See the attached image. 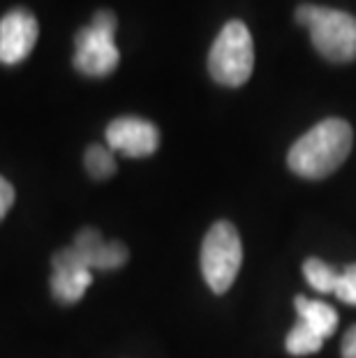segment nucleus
I'll return each mask as SVG.
<instances>
[{
    "mask_svg": "<svg viewBox=\"0 0 356 358\" xmlns=\"http://www.w3.org/2000/svg\"><path fill=\"white\" fill-rule=\"evenodd\" d=\"M354 132L343 118H327L299 136L287 153V164L301 178L322 180L345 162L352 150Z\"/></svg>",
    "mask_w": 356,
    "mask_h": 358,
    "instance_id": "nucleus-1",
    "label": "nucleus"
},
{
    "mask_svg": "<svg viewBox=\"0 0 356 358\" xmlns=\"http://www.w3.org/2000/svg\"><path fill=\"white\" fill-rule=\"evenodd\" d=\"M294 17L310 30L313 47L331 63L356 60V17L322 5H299Z\"/></svg>",
    "mask_w": 356,
    "mask_h": 358,
    "instance_id": "nucleus-2",
    "label": "nucleus"
},
{
    "mask_svg": "<svg viewBox=\"0 0 356 358\" xmlns=\"http://www.w3.org/2000/svg\"><path fill=\"white\" fill-rule=\"evenodd\" d=\"M255 70V44L243 21H229L218 33L208 53V72L215 83L238 88Z\"/></svg>",
    "mask_w": 356,
    "mask_h": 358,
    "instance_id": "nucleus-3",
    "label": "nucleus"
},
{
    "mask_svg": "<svg viewBox=\"0 0 356 358\" xmlns=\"http://www.w3.org/2000/svg\"><path fill=\"white\" fill-rule=\"evenodd\" d=\"M243 264V243L236 227L220 220L204 236L201 275L213 294H227Z\"/></svg>",
    "mask_w": 356,
    "mask_h": 358,
    "instance_id": "nucleus-4",
    "label": "nucleus"
},
{
    "mask_svg": "<svg viewBox=\"0 0 356 358\" xmlns=\"http://www.w3.org/2000/svg\"><path fill=\"white\" fill-rule=\"evenodd\" d=\"M116 14L109 10L97 12L93 21L81 28L77 37H74V67L83 74V77H109V74L118 67L120 53L116 42Z\"/></svg>",
    "mask_w": 356,
    "mask_h": 358,
    "instance_id": "nucleus-5",
    "label": "nucleus"
},
{
    "mask_svg": "<svg viewBox=\"0 0 356 358\" xmlns=\"http://www.w3.org/2000/svg\"><path fill=\"white\" fill-rule=\"evenodd\" d=\"M67 252L77 264L88 271H118L130 259V252L120 241L107 243L102 238L100 229L86 227L74 236V245L67 248Z\"/></svg>",
    "mask_w": 356,
    "mask_h": 358,
    "instance_id": "nucleus-6",
    "label": "nucleus"
},
{
    "mask_svg": "<svg viewBox=\"0 0 356 358\" xmlns=\"http://www.w3.org/2000/svg\"><path fill=\"white\" fill-rule=\"evenodd\" d=\"M107 143L127 157H148L160 146V132L153 123L137 116H120L107 127Z\"/></svg>",
    "mask_w": 356,
    "mask_h": 358,
    "instance_id": "nucleus-7",
    "label": "nucleus"
},
{
    "mask_svg": "<svg viewBox=\"0 0 356 358\" xmlns=\"http://www.w3.org/2000/svg\"><path fill=\"white\" fill-rule=\"evenodd\" d=\"M40 26L26 10H12L0 19V63L17 65L35 49Z\"/></svg>",
    "mask_w": 356,
    "mask_h": 358,
    "instance_id": "nucleus-8",
    "label": "nucleus"
},
{
    "mask_svg": "<svg viewBox=\"0 0 356 358\" xmlns=\"http://www.w3.org/2000/svg\"><path fill=\"white\" fill-rule=\"evenodd\" d=\"M51 268H54V273H51V294L65 306L81 301L86 289L93 285V271L83 268L81 264L74 262L67 248L58 250L51 257Z\"/></svg>",
    "mask_w": 356,
    "mask_h": 358,
    "instance_id": "nucleus-9",
    "label": "nucleus"
},
{
    "mask_svg": "<svg viewBox=\"0 0 356 358\" xmlns=\"http://www.w3.org/2000/svg\"><path fill=\"white\" fill-rule=\"evenodd\" d=\"M294 308L299 312V319L308 324L315 333H320L324 340H329L338 329V312L333 310L329 303L313 301L306 296H297L294 299Z\"/></svg>",
    "mask_w": 356,
    "mask_h": 358,
    "instance_id": "nucleus-10",
    "label": "nucleus"
},
{
    "mask_svg": "<svg viewBox=\"0 0 356 358\" xmlns=\"http://www.w3.org/2000/svg\"><path fill=\"white\" fill-rule=\"evenodd\" d=\"M324 342L327 340H324L320 333H315L308 324H303L299 319L297 326L287 333L285 349H287V354H292V356H310V354L320 352L324 347Z\"/></svg>",
    "mask_w": 356,
    "mask_h": 358,
    "instance_id": "nucleus-11",
    "label": "nucleus"
},
{
    "mask_svg": "<svg viewBox=\"0 0 356 358\" xmlns=\"http://www.w3.org/2000/svg\"><path fill=\"white\" fill-rule=\"evenodd\" d=\"M303 275H306L308 285L320 294H333L336 292V280H338V271L329 266L322 259L310 257L303 262Z\"/></svg>",
    "mask_w": 356,
    "mask_h": 358,
    "instance_id": "nucleus-12",
    "label": "nucleus"
},
{
    "mask_svg": "<svg viewBox=\"0 0 356 358\" xmlns=\"http://www.w3.org/2000/svg\"><path fill=\"white\" fill-rule=\"evenodd\" d=\"M83 162H86V171L90 173V178H95V180H107L116 173V159H113V153L109 148L97 146V143L86 148Z\"/></svg>",
    "mask_w": 356,
    "mask_h": 358,
    "instance_id": "nucleus-13",
    "label": "nucleus"
},
{
    "mask_svg": "<svg viewBox=\"0 0 356 358\" xmlns=\"http://www.w3.org/2000/svg\"><path fill=\"white\" fill-rule=\"evenodd\" d=\"M338 301H343L345 306H356V264L347 266L345 271H338L336 280V292Z\"/></svg>",
    "mask_w": 356,
    "mask_h": 358,
    "instance_id": "nucleus-14",
    "label": "nucleus"
},
{
    "mask_svg": "<svg viewBox=\"0 0 356 358\" xmlns=\"http://www.w3.org/2000/svg\"><path fill=\"white\" fill-rule=\"evenodd\" d=\"M12 203H14V187H12V182L0 176V220H5L7 210L12 208Z\"/></svg>",
    "mask_w": 356,
    "mask_h": 358,
    "instance_id": "nucleus-15",
    "label": "nucleus"
},
{
    "mask_svg": "<svg viewBox=\"0 0 356 358\" xmlns=\"http://www.w3.org/2000/svg\"><path fill=\"white\" fill-rule=\"evenodd\" d=\"M340 352H343V358H356V324L347 329Z\"/></svg>",
    "mask_w": 356,
    "mask_h": 358,
    "instance_id": "nucleus-16",
    "label": "nucleus"
}]
</instances>
